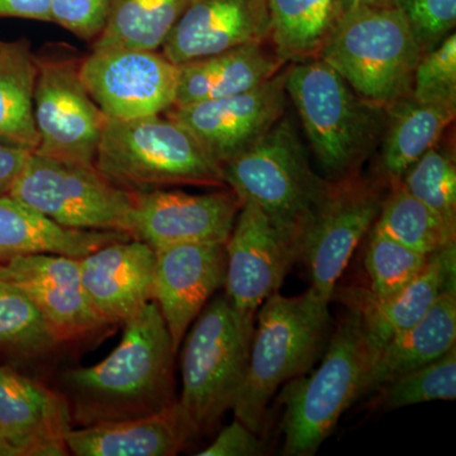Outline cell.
Masks as SVG:
<instances>
[{
  "instance_id": "obj_1",
  "label": "cell",
  "mask_w": 456,
  "mask_h": 456,
  "mask_svg": "<svg viewBox=\"0 0 456 456\" xmlns=\"http://www.w3.org/2000/svg\"><path fill=\"white\" fill-rule=\"evenodd\" d=\"M122 326L121 341L106 359L59 375L73 428L139 419L178 401V351L158 305L147 303Z\"/></svg>"
},
{
  "instance_id": "obj_2",
  "label": "cell",
  "mask_w": 456,
  "mask_h": 456,
  "mask_svg": "<svg viewBox=\"0 0 456 456\" xmlns=\"http://www.w3.org/2000/svg\"><path fill=\"white\" fill-rule=\"evenodd\" d=\"M330 302L312 288L296 297L272 294L256 312L244 383L232 411L235 419L259 434L279 387L305 374L325 349Z\"/></svg>"
},
{
  "instance_id": "obj_3",
  "label": "cell",
  "mask_w": 456,
  "mask_h": 456,
  "mask_svg": "<svg viewBox=\"0 0 456 456\" xmlns=\"http://www.w3.org/2000/svg\"><path fill=\"white\" fill-rule=\"evenodd\" d=\"M285 89L323 170L334 180L358 174L383 131L384 108L356 94L320 57L292 62Z\"/></svg>"
},
{
  "instance_id": "obj_4",
  "label": "cell",
  "mask_w": 456,
  "mask_h": 456,
  "mask_svg": "<svg viewBox=\"0 0 456 456\" xmlns=\"http://www.w3.org/2000/svg\"><path fill=\"white\" fill-rule=\"evenodd\" d=\"M377 356L362 321L350 311L331 336L320 367L285 384L284 455L316 454L345 411L367 395Z\"/></svg>"
},
{
  "instance_id": "obj_5",
  "label": "cell",
  "mask_w": 456,
  "mask_h": 456,
  "mask_svg": "<svg viewBox=\"0 0 456 456\" xmlns=\"http://www.w3.org/2000/svg\"><path fill=\"white\" fill-rule=\"evenodd\" d=\"M95 167L132 191L170 185L226 187L221 165L179 123L167 117L108 118Z\"/></svg>"
},
{
  "instance_id": "obj_6",
  "label": "cell",
  "mask_w": 456,
  "mask_h": 456,
  "mask_svg": "<svg viewBox=\"0 0 456 456\" xmlns=\"http://www.w3.org/2000/svg\"><path fill=\"white\" fill-rule=\"evenodd\" d=\"M221 167L224 184L241 203L259 207L297 251L299 233L331 180L320 178L312 169L292 121L281 117L253 145Z\"/></svg>"
},
{
  "instance_id": "obj_7",
  "label": "cell",
  "mask_w": 456,
  "mask_h": 456,
  "mask_svg": "<svg viewBox=\"0 0 456 456\" xmlns=\"http://www.w3.org/2000/svg\"><path fill=\"white\" fill-rule=\"evenodd\" d=\"M255 318L226 294L207 303L185 335L178 402L196 435L211 431L232 410L244 383Z\"/></svg>"
},
{
  "instance_id": "obj_8",
  "label": "cell",
  "mask_w": 456,
  "mask_h": 456,
  "mask_svg": "<svg viewBox=\"0 0 456 456\" xmlns=\"http://www.w3.org/2000/svg\"><path fill=\"white\" fill-rule=\"evenodd\" d=\"M421 56L407 20L388 5L345 14L318 57L360 97L387 108L411 94Z\"/></svg>"
},
{
  "instance_id": "obj_9",
  "label": "cell",
  "mask_w": 456,
  "mask_h": 456,
  "mask_svg": "<svg viewBox=\"0 0 456 456\" xmlns=\"http://www.w3.org/2000/svg\"><path fill=\"white\" fill-rule=\"evenodd\" d=\"M59 226L128 235L134 191L97 167L66 164L31 152L8 193Z\"/></svg>"
},
{
  "instance_id": "obj_10",
  "label": "cell",
  "mask_w": 456,
  "mask_h": 456,
  "mask_svg": "<svg viewBox=\"0 0 456 456\" xmlns=\"http://www.w3.org/2000/svg\"><path fill=\"white\" fill-rule=\"evenodd\" d=\"M383 200L382 185L359 174L331 180L303 227L297 240V257L307 269L312 289L323 301L334 298L338 279L373 227Z\"/></svg>"
},
{
  "instance_id": "obj_11",
  "label": "cell",
  "mask_w": 456,
  "mask_h": 456,
  "mask_svg": "<svg viewBox=\"0 0 456 456\" xmlns=\"http://www.w3.org/2000/svg\"><path fill=\"white\" fill-rule=\"evenodd\" d=\"M79 66L75 60L37 59L33 112L40 143L33 152L93 167L108 117L84 86Z\"/></svg>"
},
{
  "instance_id": "obj_12",
  "label": "cell",
  "mask_w": 456,
  "mask_h": 456,
  "mask_svg": "<svg viewBox=\"0 0 456 456\" xmlns=\"http://www.w3.org/2000/svg\"><path fill=\"white\" fill-rule=\"evenodd\" d=\"M79 71L90 97L108 118L158 116L175 104L178 66L158 51L93 50Z\"/></svg>"
},
{
  "instance_id": "obj_13",
  "label": "cell",
  "mask_w": 456,
  "mask_h": 456,
  "mask_svg": "<svg viewBox=\"0 0 456 456\" xmlns=\"http://www.w3.org/2000/svg\"><path fill=\"white\" fill-rule=\"evenodd\" d=\"M287 70H281L256 88L209 99L188 106H174L167 117L179 123L218 165L236 158L259 140L285 114Z\"/></svg>"
},
{
  "instance_id": "obj_14",
  "label": "cell",
  "mask_w": 456,
  "mask_h": 456,
  "mask_svg": "<svg viewBox=\"0 0 456 456\" xmlns=\"http://www.w3.org/2000/svg\"><path fill=\"white\" fill-rule=\"evenodd\" d=\"M0 277L28 296L66 347L103 338L113 327L93 307L77 257L57 254L14 257L0 264Z\"/></svg>"
},
{
  "instance_id": "obj_15",
  "label": "cell",
  "mask_w": 456,
  "mask_h": 456,
  "mask_svg": "<svg viewBox=\"0 0 456 456\" xmlns=\"http://www.w3.org/2000/svg\"><path fill=\"white\" fill-rule=\"evenodd\" d=\"M226 250V297L237 311L255 318L260 305L279 292L297 257L296 248L254 203H242Z\"/></svg>"
},
{
  "instance_id": "obj_16",
  "label": "cell",
  "mask_w": 456,
  "mask_h": 456,
  "mask_svg": "<svg viewBox=\"0 0 456 456\" xmlns=\"http://www.w3.org/2000/svg\"><path fill=\"white\" fill-rule=\"evenodd\" d=\"M241 206L231 189L208 194L164 188L134 191L128 236L154 250L191 242L226 244Z\"/></svg>"
},
{
  "instance_id": "obj_17",
  "label": "cell",
  "mask_w": 456,
  "mask_h": 456,
  "mask_svg": "<svg viewBox=\"0 0 456 456\" xmlns=\"http://www.w3.org/2000/svg\"><path fill=\"white\" fill-rule=\"evenodd\" d=\"M152 301L179 350L189 327L224 285L226 250L218 242H191L155 248Z\"/></svg>"
},
{
  "instance_id": "obj_18",
  "label": "cell",
  "mask_w": 456,
  "mask_h": 456,
  "mask_svg": "<svg viewBox=\"0 0 456 456\" xmlns=\"http://www.w3.org/2000/svg\"><path fill=\"white\" fill-rule=\"evenodd\" d=\"M270 37L268 0H191L161 53L178 66L245 45L265 44Z\"/></svg>"
},
{
  "instance_id": "obj_19",
  "label": "cell",
  "mask_w": 456,
  "mask_h": 456,
  "mask_svg": "<svg viewBox=\"0 0 456 456\" xmlns=\"http://www.w3.org/2000/svg\"><path fill=\"white\" fill-rule=\"evenodd\" d=\"M73 428L59 389L23 371L0 365V436L18 456H66Z\"/></svg>"
},
{
  "instance_id": "obj_20",
  "label": "cell",
  "mask_w": 456,
  "mask_h": 456,
  "mask_svg": "<svg viewBox=\"0 0 456 456\" xmlns=\"http://www.w3.org/2000/svg\"><path fill=\"white\" fill-rule=\"evenodd\" d=\"M156 254L139 240L110 242L80 257V277L95 311L118 326L152 301Z\"/></svg>"
},
{
  "instance_id": "obj_21",
  "label": "cell",
  "mask_w": 456,
  "mask_h": 456,
  "mask_svg": "<svg viewBox=\"0 0 456 456\" xmlns=\"http://www.w3.org/2000/svg\"><path fill=\"white\" fill-rule=\"evenodd\" d=\"M456 246L431 254L424 270L406 287L386 297L368 289L346 290L344 301L364 327L378 354L384 345L416 323L446 288L456 284Z\"/></svg>"
},
{
  "instance_id": "obj_22",
  "label": "cell",
  "mask_w": 456,
  "mask_h": 456,
  "mask_svg": "<svg viewBox=\"0 0 456 456\" xmlns=\"http://www.w3.org/2000/svg\"><path fill=\"white\" fill-rule=\"evenodd\" d=\"M196 436L176 401L139 419L73 428L66 435V446L75 456H174Z\"/></svg>"
},
{
  "instance_id": "obj_23",
  "label": "cell",
  "mask_w": 456,
  "mask_h": 456,
  "mask_svg": "<svg viewBox=\"0 0 456 456\" xmlns=\"http://www.w3.org/2000/svg\"><path fill=\"white\" fill-rule=\"evenodd\" d=\"M287 62L265 44L245 45L217 55L178 65V90L174 106L231 97L256 88ZM173 106V107H174Z\"/></svg>"
},
{
  "instance_id": "obj_24",
  "label": "cell",
  "mask_w": 456,
  "mask_h": 456,
  "mask_svg": "<svg viewBox=\"0 0 456 456\" xmlns=\"http://www.w3.org/2000/svg\"><path fill=\"white\" fill-rule=\"evenodd\" d=\"M131 239L118 231H82L59 226L14 198L0 196V264L31 254L80 257L102 246Z\"/></svg>"
},
{
  "instance_id": "obj_25",
  "label": "cell",
  "mask_w": 456,
  "mask_h": 456,
  "mask_svg": "<svg viewBox=\"0 0 456 456\" xmlns=\"http://www.w3.org/2000/svg\"><path fill=\"white\" fill-rule=\"evenodd\" d=\"M455 342L456 287L452 285L416 323L384 345L371 369L367 393L441 358L454 349Z\"/></svg>"
},
{
  "instance_id": "obj_26",
  "label": "cell",
  "mask_w": 456,
  "mask_h": 456,
  "mask_svg": "<svg viewBox=\"0 0 456 456\" xmlns=\"http://www.w3.org/2000/svg\"><path fill=\"white\" fill-rule=\"evenodd\" d=\"M384 112L380 169L393 185L401 183L406 171L437 145L454 121L456 108L419 103L410 94L384 108Z\"/></svg>"
},
{
  "instance_id": "obj_27",
  "label": "cell",
  "mask_w": 456,
  "mask_h": 456,
  "mask_svg": "<svg viewBox=\"0 0 456 456\" xmlns=\"http://www.w3.org/2000/svg\"><path fill=\"white\" fill-rule=\"evenodd\" d=\"M66 349L35 303L17 285L0 277V360L23 371Z\"/></svg>"
},
{
  "instance_id": "obj_28",
  "label": "cell",
  "mask_w": 456,
  "mask_h": 456,
  "mask_svg": "<svg viewBox=\"0 0 456 456\" xmlns=\"http://www.w3.org/2000/svg\"><path fill=\"white\" fill-rule=\"evenodd\" d=\"M37 69L28 40L0 41V141L29 151L40 143L33 112Z\"/></svg>"
},
{
  "instance_id": "obj_29",
  "label": "cell",
  "mask_w": 456,
  "mask_h": 456,
  "mask_svg": "<svg viewBox=\"0 0 456 456\" xmlns=\"http://www.w3.org/2000/svg\"><path fill=\"white\" fill-rule=\"evenodd\" d=\"M272 41L275 53L285 62L320 56L342 13L341 0H268Z\"/></svg>"
},
{
  "instance_id": "obj_30",
  "label": "cell",
  "mask_w": 456,
  "mask_h": 456,
  "mask_svg": "<svg viewBox=\"0 0 456 456\" xmlns=\"http://www.w3.org/2000/svg\"><path fill=\"white\" fill-rule=\"evenodd\" d=\"M191 0H112L93 50L158 51Z\"/></svg>"
},
{
  "instance_id": "obj_31",
  "label": "cell",
  "mask_w": 456,
  "mask_h": 456,
  "mask_svg": "<svg viewBox=\"0 0 456 456\" xmlns=\"http://www.w3.org/2000/svg\"><path fill=\"white\" fill-rule=\"evenodd\" d=\"M371 230L425 255L455 245L456 224L408 193L401 183L391 185Z\"/></svg>"
},
{
  "instance_id": "obj_32",
  "label": "cell",
  "mask_w": 456,
  "mask_h": 456,
  "mask_svg": "<svg viewBox=\"0 0 456 456\" xmlns=\"http://www.w3.org/2000/svg\"><path fill=\"white\" fill-rule=\"evenodd\" d=\"M384 410L413 406L431 401H454L456 397V349L424 367L413 369L377 389Z\"/></svg>"
},
{
  "instance_id": "obj_33",
  "label": "cell",
  "mask_w": 456,
  "mask_h": 456,
  "mask_svg": "<svg viewBox=\"0 0 456 456\" xmlns=\"http://www.w3.org/2000/svg\"><path fill=\"white\" fill-rule=\"evenodd\" d=\"M428 257L430 255L412 250L370 228L365 251L369 292L377 297L397 292L424 270Z\"/></svg>"
},
{
  "instance_id": "obj_34",
  "label": "cell",
  "mask_w": 456,
  "mask_h": 456,
  "mask_svg": "<svg viewBox=\"0 0 456 456\" xmlns=\"http://www.w3.org/2000/svg\"><path fill=\"white\" fill-rule=\"evenodd\" d=\"M401 184L444 220L456 224V167L443 150H428L406 171Z\"/></svg>"
},
{
  "instance_id": "obj_35",
  "label": "cell",
  "mask_w": 456,
  "mask_h": 456,
  "mask_svg": "<svg viewBox=\"0 0 456 456\" xmlns=\"http://www.w3.org/2000/svg\"><path fill=\"white\" fill-rule=\"evenodd\" d=\"M411 95L419 103L456 108V35L424 53L413 74Z\"/></svg>"
},
{
  "instance_id": "obj_36",
  "label": "cell",
  "mask_w": 456,
  "mask_h": 456,
  "mask_svg": "<svg viewBox=\"0 0 456 456\" xmlns=\"http://www.w3.org/2000/svg\"><path fill=\"white\" fill-rule=\"evenodd\" d=\"M415 36L422 55L452 33L456 25V0H391Z\"/></svg>"
},
{
  "instance_id": "obj_37",
  "label": "cell",
  "mask_w": 456,
  "mask_h": 456,
  "mask_svg": "<svg viewBox=\"0 0 456 456\" xmlns=\"http://www.w3.org/2000/svg\"><path fill=\"white\" fill-rule=\"evenodd\" d=\"M112 0H51V22L83 38L97 40L107 25Z\"/></svg>"
},
{
  "instance_id": "obj_38",
  "label": "cell",
  "mask_w": 456,
  "mask_h": 456,
  "mask_svg": "<svg viewBox=\"0 0 456 456\" xmlns=\"http://www.w3.org/2000/svg\"><path fill=\"white\" fill-rule=\"evenodd\" d=\"M264 446L257 434L235 419L218 434L211 445L207 446L200 456H257L263 455Z\"/></svg>"
},
{
  "instance_id": "obj_39",
  "label": "cell",
  "mask_w": 456,
  "mask_h": 456,
  "mask_svg": "<svg viewBox=\"0 0 456 456\" xmlns=\"http://www.w3.org/2000/svg\"><path fill=\"white\" fill-rule=\"evenodd\" d=\"M31 152L0 141V196H7Z\"/></svg>"
},
{
  "instance_id": "obj_40",
  "label": "cell",
  "mask_w": 456,
  "mask_h": 456,
  "mask_svg": "<svg viewBox=\"0 0 456 456\" xmlns=\"http://www.w3.org/2000/svg\"><path fill=\"white\" fill-rule=\"evenodd\" d=\"M50 3L51 0H0V17L51 22Z\"/></svg>"
},
{
  "instance_id": "obj_41",
  "label": "cell",
  "mask_w": 456,
  "mask_h": 456,
  "mask_svg": "<svg viewBox=\"0 0 456 456\" xmlns=\"http://www.w3.org/2000/svg\"><path fill=\"white\" fill-rule=\"evenodd\" d=\"M342 13L347 14L351 12L359 11L364 8L388 7L391 0H341Z\"/></svg>"
},
{
  "instance_id": "obj_42",
  "label": "cell",
  "mask_w": 456,
  "mask_h": 456,
  "mask_svg": "<svg viewBox=\"0 0 456 456\" xmlns=\"http://www.w3.org/2000/svg\"><path fill=\"white\" fill-rule=\"evenodd\" d=\"M0 456H18L13 448L8 445L3 437L0 436Z\"/></svg>"
}]
</instances>
